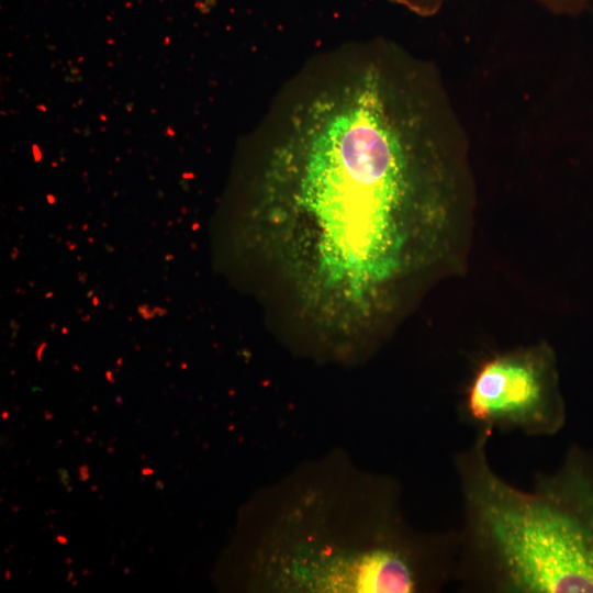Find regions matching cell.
Segmentation results:
<instances>
[{"label":"cell","instance_id":"1","mask_svg":"<svg viewBox=\"0 0 593 593\" xmlns=\"http://www.w3.org/2000/svg\"><path fill=\"white\" fill-rule=\"evenodd\" d=\"M262 138L268 239L328 327L388 309L472 211L468 134L447 86L392 41L314 58L272 102Z\"/></svg>","mask_w":593,"mask_h":593},{"label":"cell","instance_id":"2","mask_svg":"<svg viewBox=\"0 0 593 593\" xmlns=\"http://www.w3.org/2000/svg\"><path fill=\"white\" fill-rule=\"evenodd\" d=\"M400 484L324 457L268 488L251 569L268 592L433 593L455 581L459 530L410 524Z\"/></svg>","mask_w":593,"mask_h":593},{"label":"cell","instance_id":"3","mask_svg":"<svg viewBox=\"0 0 593 593\" xmlns=\"http://www.w3.org/2000/svg\"><path fill=\"white\" fill-rule=\"evenodd\" d=\"M490 436L454 457L462 504L455 581L481 593H593V450L572 446L529 490L492 467Z\"/></svg>","mask_w":593,"mask_h":593},{"label":"cell","instance_id":"4","mask_svg":"<svg viewBox=\"0 0 593 593\" xmlns=\"http://www.w3.org/2000/svg\"><path fill=\"white\" fill-rule=\"evenodd\" d=\"M475 433L558 434L567 421L553 353L535 346L494 355L474 371L459 406Z\"/></svg>","mask_w":593,"mask_h":593},{"label":"cell","instance_id":"5","mask_svg":"<svg viewBox=\"0 0 593 593\" xmlns=\"http://www.w3.org/2000/svg\"><path fill=\"white\" fill-rule=\"evenodd\" d=\"M419 15L436 13L447 0H391ZM548 10L558 14L574 15L581 13L590 0H537Z\"/></svg>","mask_w":593,"mask_h":593},{"label":"cell","instance_id":"6","mask_svg":"<svg viewBox=\"0 0 593 593\" xmlns=\"http://www.w3.org/2000/svg\"><path fill=\"white\" fill-rule=\"evenodd\" d=\"M57 473L59 475V480L61 482V484L67 489V491H71L72 488L70 486V478H69V473H68V470L65 469V468H59L57 470Z\"/></svg>","mask_w":593,"mask_h":593},{"label":"cell","instance_id":"7","mask_svg":"<svg viewBox=\"0 0 593 593\" xmlns=\"http://www.w3.org/2000/svg\"><path fill=\"white\" fill-rule=\"evenodd\" d=\"M138 313L146 320H149L156 315L155 307L152 309L149 305L145 304L138 307Z\"/></svg>","mask_w":593,"mask_h":593},{"label":"cell","instance_id":"8","mask_svg":"<svg viewBox=\"0 0 593 593\" xmlns=\"http://www.w3.org/2000/svg\"><path fill=\"white\" fill-rule=\"evenodd\" d=\"M78 473H79V480L81 482H85V481L89 480V478H90L89 467L87 465H81L78 468Z\"/></svg>","mask_w":593,"mask_h":593},{"label":"cell","instance_id":"9","mask_svg":"<svg viewBox=\"0 0 593 593\" xmlns=\"http://www.w3.org/2000/svg\"><path fill=\"white\" fill-rule=\"evenodd\" d=\"M46 346H47V344H46L45 342H43V343L38 346V348H37V350H36V358H37L38 361L42 360V353H43V350H44V348H45Z\"/></svg>","mask_w":593,"mask_h":593},{"label":"cell","instance_id":"10","mask_svg":"<svg viewBox=\"0 0 593 593\" xmlns=\"http://www.w3.org/2000/svg\"><path fill=\"white\" fill-rule=\"evenodd\" d=\"M155 312H156V314L159 315V316H163V315H165V314L167 313V311H166L165 309H161V307H159V306H156V307H155Z\"/></svg>","mask_w":593,"mask_h":593},{"label":"cell","instance_id":"11","mask_svg":"<svg viewBox=\"0 0 593 593\" xmlns=\"http://www.w3.org/2000/svg\"><path fill=\"white\" fill-rule=\"evenodd\" d=\"M153 473H154V470L150 469V468H144V469H142V474H143V475H150V474H153Z\"/></svg>","mask_w":593,"mask_h":593},{"label":"cell","instance_id":"12","mask_svg":"<svg viewBox=\"0 0 593 593\" xmlns=\"http://www.w3.org/2000/svg\"><path fill=\"white\" fill-rule=\"evenodd\" d=\"M56 540L59 542V544H67V538L63 535H58L56 536Z\"/></svg>","mask_w":593,"mask_h":593},{"label":"cell","instance_id":"13","mask_svg":"<svg viewBox=\"0 0 593 593\" xmlns=\"http://www.w3.org/2000/svg\"><path fill=\"white\" fill-rule=\"evenodd\" d=\"M107 379H108V381H110L111 383H114V382H115L114 379H113V377H112V372L109 371V370L107 371Z\"/></svg>","mask_w":593,"mask_h":593},{"label":"cell","instance_id":"14","mask_svg":"<svg viewBox=\"0 0 593 593\" xmlns=\"http://www.w3.org/2000/svg\"><path fill=\"white\" fill-rule=\"evenodd\" d=\"M157 488H158V489H163V488H164V484H161V481H159V480L157 481Z\"/></svg>","mask_w":593,"mask_h":593},{"label":"cell","instance_id":"15","mask_svg":"<svg viewBox=\"0 0 593 593\" xmlns=\"http://www.w3.org/2000/svg\"><path fill=\"white\" fill-rule=\"evenodd\" d=\"M93 305H98V299H97V296H93Z\"/></svg>","mask_w":593,"mask_h":593},{"label":"cell","instance_id":"16","mask_svg":"<svg viewBox=\"0 0 593 593\" xmlns=\"http://www.w3.org/2000/svg\"><path fill=\"white\" fill-rule=\"evenodd\" d=\"M2 417L7 418L8 417V412H2Z\"/></svg>","mask_w":593,"mask_h":593},{"label":"cell","instance_id":"17","mask_svg":"<svg viewBox=\"0 0 593 593\" xmlns=\"http://www.w3.org/2000/svg\"><path fill=\"white\" fill-rule=\"evenodd\" d=\"M71 577H72V572H69V574H68V581H70Z\"/></svg>","mask_w":593,"mask_h":593},{"label":"cell","instance_id":"18","mask_svg":"<svg viewBox=\"0 0 593 593\" xmlns=\"http://www.w3.org/2000/svg\"><path fill=\"white\" fill-rule=\"evenodd\" d=\"M9 575H10V572H9V570H7V575H5L7 580L9 579Z\"/></svg>","mask_w":593,"mask_h":593},{"label":"cell","instance_id":"19","mask_svg":"<svg viewBox=\"0 0 593 593\" xmlns=\"http://www.w3.org/2000/svg\"><path fill=\"white\" fill-rule=\"evenodd\" d=\"M63 333L66 334V333H67V328H63Z\"/></svg>","mask_w":593,"mask_h":593}]
</instances>
